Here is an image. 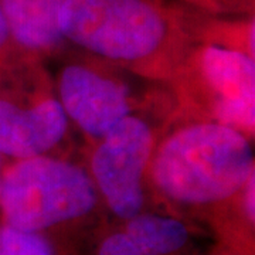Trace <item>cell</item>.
I'll list each match as a JSON object with an SVG mask.
<instances>
[{
	"label": "cell",
	"instance_id": "cell-1",
	"mask_svg": "<svg viewBox=\"0 0 255 255\" xmlns=\"http://www.w3.org/2000/svg\"><path fill=\"white\" fill-rule=\"evenodd\" d=\"M253 176V139L177 105L157 136L147 182L156 209L201 220L219 237L254 240L241 214V193Z\"/></svg>",
	"mask_w": 255,
	"mask_h": 255
},
{
	"label": "cell",
	"instance_id": "cell-7",
	"mask_svg": "<svg viewBox=\"0 0 255 255\" xmlns=\"http://www.w3.org/2000/svg\"><path fill=\"white\" fill-rule=\"evenodd\" d=\"M73 127L44 61L23 60L0 81V155L6 162L67 156Z\"/></svg>",
	"mask_w": 255,
	"mask_h": 255
},
{
	"label": "cell",
	"instance_id": "cell-8",
	"mask_svg": "<svg viewBox=\"0 0 255 255\" xmlns=\"http://www.w3.org/2000/svg\"><path fill=\"white\" fill-rule=\"evenodd\" d=\"M64 0H0L10 36L24 58L53 61L70 47L60 33L57 16Z\"/></svg>",
	"mask_w": 255,
	"mask_h": 255
},
{
	"label": "cell",
	"instance_id": "cell-12",
	"mask_svg": "<svg viewBox=\"0 0 255 255\" xmlns=\"http://www.w3.org/2000/svg\"><path fill=\"white\" fill-rule=\"evenodd\" d=\"M187 9L209 16L247 17L254 16L255 0H179Z\"/></svg>",
	"mask_w": 255,
	"mask_h": 255
},
{
	"label": "cell",
	"instance_id": "cell-14",
	"mask_svg": "<svg viewBox=\"0 0 255 255\" xmlns=\"http://www.w3.org/2000/svg\"><path fill=\"white\" fill-rule=\"evenodd\" d=\"M207 255H254V241L241 237H219Z\"/></svg>",
	"mask_w": 255,
	"mask_h": 255
},
{
	"label": "cell",
	"instance_id": "cell-10",
	"mask_svg": "<svg viewBox=\"0 0 255 255\" xmlns=\"http://www.w3.org/2000/svg\"><path fill=\"white\" fill-rule=\"evenodd\" d=\"M0 255H71L54 240L18 230L0 220Z\"/></svg>",
	"mask_w": 255,
	"mask_h": 255
},
{
	"label": "cell",
	"instance_id": "cell-2",
	"mask_svg": "<svg viewBox=\"0 0 255 255\" xmlns=\"http://www.w3.org/2000/svg\"><path fill=\"white\" fill-rule=\"evenodd\" d=\"M57 23L70 48L156 82L169 84L191 46L172 0H64Z\"/></svg>",
	"mask_w": 255,
	"mask_h": 255
},
{
	"label": "cell",
	"instance_id": "cell-4",
	"mask_svg": "<svg viewBox=\"0 0 255 255\" xmlns=\"http://www.w3.org/2000/svg\"><path fill=\"white\" fill-rule=\"evenodd\" d=\"M51 74L71 127L91 146L128 117L177 105L169 84L142 78L97 57L68 48Z\"/></svg>",
	"mask_w": 255,
	"mask_h": 255
},
{
	"label": "cell",
	"instance_id": "cell-3",
	"mask_svg": "<svg viewBox=\"0 0 255 255\" xmlns=\"http://www.w3.org/2000/svg\"><path fill=\"white\" fill-rule=\"evenodd\" d=\"M107 211L88 169L68 156H37L4 163L0 220L73 251L74 240L97 234Z\"/></svg>",
	"mask_w": 255,
	"mask_h": 255
},
{
	"label": "cell",
	"instance_id": "cell-9",
	"mask_svg": "<svg viewBox=\"0 0 255 255\" xmlns=\"http://www.w3.org/2000/svg\"><path fill=\"white\" fill-rule=\"evenodd\" d=\"M146 255H194L191 221L166 210H147L118 223Z\"/></svg>",
	"mask_w": 255,
	"mask_h": 255
},
{
	"label": "cell",
	"instance_id": "cell-5",
	"mask_svg": "<svg viewBox=\"0 0 255 255\" xmlns=\"http://www.w3.org/2000/svg\"><path fill=\"white\" fill-rule=\"evenodd\" d=\"M169 87L180 108L254 139L255 55L221 43L191 41Z\"/></svg>",
	"mask_w": 255,
	"mask_h": 255
},
{
	"label": "cell",
	"instance_id": "cell-13",
	"mask_svg": "<svg viewBox=\"0 0 255 255\" xmlns=\"http://www.w3.org/2000/svg\"><path fill=\"white\" fill-rule=\"evenodd\" d=\"M23 60H27V58H24L20 54L17 47L14 46L13 38L10 36L6 18L3 16L1 9H0V81L11 70H14V67L21 63Z\"/></svg>",
	"mask_w": 255,
	"mask_h": 255
},
{
	"label": "cell",
	"instance_id": "cell-6",
	"mask_svg": "<svg viewBox=\"0 0 255 255\" xmlns=\"http://www.w3.org/2000/svg\"><path fill=\"white\" fill-rule=\"evenodd\" d=\"M176 107L128 117L88 146L85 166L104 209L117 223L159 210L149 190L147 174L160 129Z\"/></svg>",
	"mask_w": 255,
	"mask_h": 255
},
{
	"label": "cell",
	"instance_id": "cell-11",
	"mask_svg": "<svg viewBox=\"0 0 255 255\" xmlns=\"http://www.w3.org/2000/svg\"><path fill=\"white\" fill-rule=\"evenodd\" d=\"M95 255H146L121 224L101 228L97 233Z\"/></svg>",
	"mask_w": 255,
	"mask_h": 255
},
{
	"label": "cell",
	"instance_id": "cell-15",
	"mask_svg": "<svg viewBox=\"0 0 255 255\" xmlns=\"http://www.w3.org/2000/svg\"><path fill=\"white\" fill-rule=\"evenodd\" d=\"M6 160L3 159V156L0 155V184H1V174H3V167H4Z\"/></svg>",
	"mask_w": 255,
	"mask_h": 255
}]
</instances>
